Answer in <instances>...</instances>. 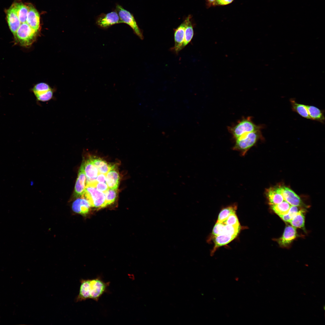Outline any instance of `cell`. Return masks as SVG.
<instances>
[{
	"mask_svg": "<svg viewBox=\"0 0 325 325\" xmlns=\"http://www.w3.org/2000/svg\"><path fill=\"white\" fill-rule=\"evenodd\" d=\"M84 169L86 177V185L95 186L98 182L96 178L99 173L97 167L90 158L84 162Z\"/></svg>",
	"mask_w": 325,
	"mask_h": 325,
	"instance_id": "9",
	"label": "cell"
},
{
	"mask_svg": "<svg viewBox=\"0 0 325 325\" xmlns=\"http://www.w3.org/2000/svg\"><path fill=\"white\" fill-rule=\"evenodd\" d=\"M237 207L235 205L222 209L219 214L217 222H223L230 215L235 213Z\"/></svg>",
	"mask_w": 325,
	"mask_h": 325,
	"instance_id": "24",
	"label": "cell"
},
{
	"mask_svg": "<svg viewBox=\"0 0 325 325\" xmlns=\"http://www.w3.org/2000/svg\"><path fill=\"white\" fill-rule=\"evenodd\" d=\"M119 175L116 166H112L106 175V183L109 188L117 190L119 182Z\"/></svg>",
	"mask_w": 325,
	"mask_h": 325,
	"instance_id": "13",
	"label": "cell"
},
{
	"mask_svg": "<svg viewBox=\"0 0 325 325\" xmlns=\"http://www.w3.org/2000/svg\"><path fill=\"white\" fill-rule=\"evenodd\" d=\"M297 236L296 228L292 226H286L282 237L278 240L279 245L286 247L290 244Z\"/></svg>",
	"mask_w": 325,
	"mask_h": 325,
	"instance_id": "11",
	"label": "cell"
},
{
	"mask_svg": "<svg viewBox=\"0 0 325 325\" xmlns=\"http://www.w3.org/2000/svg\"><path fill=\"white\" fill-rule=\"evenodd\" d=\"M274 188L277 192L282 196L284 200L291 206L299 207L303 205L300 197L289 188L282 186H279Z\"/></svg>",
	"mask_w": 325,
	"mask_h": 325,
	"instance_id": "7",
	"label": "cell"
},
{
	"mask_svg": "<svg viewBox=\"0 0 325 325\" xmlns=\"http://www.w3.org/2000/svg\"><path fill=\"white\" fill-rule=\"evenodd\" d=\"M8 23L10 29L14 35L19 28L20 23L13 5L6 12Z\"/></svg>",
	"mask_w": 325,
	"mask_h": 325,
	"instance_id": "12",
	"label": "cell"
},
{
	"mask_svg": "<svg viewBox=\"0 0 325 325\" xmlns=\"http://www.w3.org/2000/svg\"><path fill=\"white\" fill-rule=\"evenodd\" d=\"M290 101L293 111L296 112L303 117L310 119L305 105L298 103L294 99L292 98L290 99Z\"/></svg>",
	"mask_w": 325,
	"mask_h": 325,
	"instance_id": "22",
	"label": "cell"
},
{
	"mask_svg": "<svg viewBox=\"0 0 325 325\" xmlns=\"http://www.w3.org/2000/svg\"><path fill=\"white\" fill-rule=\"evenodd\" d=\"M264 127L262 125L255 124L251 116L242 118L237 123L228 128L229 132L234 139L241 137L245 134L258 130Z\"/></svg>",
	"mask_w": 325,
	"mask_h": 325,
	"instance_id": "3",
	"label": "cell"
},
{
	"mask_svg": "<svg viewBox=\"0 0 325 325\" xmlns=\"http://www.w3.org/2000/svg\"><path fill=\"white\" fill-rule=\"evenodd\" d=\"M263 138L261 130L246 133L235 139V143L233 149L238 151L241 156H244L259 140Z\"/></svg>",
	"mask_w": 325,
	"mask_h": 325,
	"instance_id": "2",
	"label": "cell"
},
{
	"mask_svg": "<svg viewBox=\"0 0 325 325\" xmlns=\"http://www.w3.org/2000/svg\"><path fill=\"white\" fill-rule=\"evenodd\" d=\"M26 23L37 32L40 27V17L38 12L32 5H29Z\"/></svg>",
	"mask_w": 325,
	"mask_h": 325,
	"instance_id": "14",
	"label": "cell"
},
{
	"mask_svg": "<svg viewBox=\"0 0 325 325\" xmlns=\"http://www.w3.org/2000/svg\"><path fill=\"white\" fill-rule=\"evenodd\" d=\"M95 187L98 190L105 193L109 189L106 183H98L96 184Z\"/></svg>",
	"mask_w": 325,
	"mask_h": 325,
	"instance_id": "32",
	"label": "cell"
},
{
	"mask_svg": "<svg viewBox=\"0 0 325 325\" xmlns=\"http://www.w3.org/2000/svg\"><path fill=\"white\" fill-rule=\"evenodd\" d=\"M79 293L75 299L76 302L91 299L98 302L103 294L107 291L110 282H105L100 277L93 279L80 280Z\"/></svg>",
	"mask_w": 325,
	"mask_h": 325,
	"instance_id": "1",
	"label": "cell"
},
{
	"mask_svg": "<svg viewBox=\"0 0 325 325\" xmlns=\"http://www.w3.org/2000/svg\"><path fill=\"white\" fill-rule=\"evenodd\" d=\"M298 206H291L288 212L285 214L279 216L285 221L288 222L299 211Z\"/></svg>",
	"mask_w": 325,
	"mask_h": 325,
	"instance_id": "27",
	"label": "cell"
},
{
	"mask_svg": "<svg viewBox=\"0 0 325 325\" xmlns=\"http://www.w3.org/2000/svg\"><path fill=\"white\" fill-rule=\"evenodd\" d=\"M236 237L235 236L226 234H222L215 236L214 240L215 246L211 253H213L217 248L218 247L229 243Z\"/></svg>",
	"mask_w": 325,
	"mask_h": 325,
	"instance_id": "19",
	"label": "cell"
},
{
	"mask_svg": "<svg viewBox=\"0 0 325 325\" xmlns=\"http://www.w3.org/2000/svg\"><path fill=\"white\" fill-rule=\"evenodd\" d=\"M192 17L190 15L187 17V22L185 30V36L182 48H184L191 40L194 34L193 27L191 21Z\"/></svg>",
	"mask_w": 325,
	"mask_h": 325,
	"instance_id": "20",
	"label": "cell"
},
{
	"mask_svg": "<svg viewBox=\"0 0 325 325\" xmlns=\"http://www.w3.org/2000/svg\"><path fill=\"white\" fill-rule=\"evenodd\" d=\"M86 184V177L85 173L84 162L80 166L74 188V195L75 197H81L83 194Z\"/></svg>",
	"mask_w": 325,
	"mask_h": 325,
	"instance_id": "10",
	"label": "cell"
},
{
	"mask_svg": "<svg viewBox=\"0 0 325 325\" xmlns=\"http://www.w3.org/2000/svg\"><path fill=\"white\" fill-rule=\"evenodd\" d=\"M116 190H117L109 188L104 193L105 196L106 206L111 204L115 201L117 195Z\"/></svg>",
	"mask_w": 325,
	"mask_h": 325,
	"instance_id": "28",
	"label": "cell"
},
{
	"mask_svg": "<svg viewBox=\"0 0 325 325\" xmlns=\"http://www.w3.org/2000/svg\"><path fill=\"white\" fill-rule=\"evenodd\" d=\"M310 119L324 123L325 117L323 111L313 106L306 105Z\"/></svg>",
	"mask_w": 325,
	"mask_h": 325,
	"instance_id": "16",
	"label": "cell"
},
{
	"mask_svg": "<svg viewBox=\"0 0 325 325\" xmlns=\"http://www.w3.org/2000/svg\"><path fill=\"white\" fill-rule=\"evenodd\" d=\"M14 7L20 24L26 23V19L29 11L28 6L22 3H17L13 5Z\"/></svg>",
	"mask_w": 325,
	"mask_h": 325,
	"instance_id": "18",
	"label": "cell"
},
{
	"mask_svg": "<svg viewBox=\"0 0 325 325\" xmlns=\"http://www.w3.org/2000/svg\"><path fill=\"white\" fill-rule=\"evenodd\" d=\"M223 223L225 224L231 226L240 225L235 213L230 215Z\"/></svg>",
	"mask_w": 325,
	"mask_h": 325,
	"instance_id": "30",
	"label": "cell"
},
{
	"mask_svg": "<svg viewBox=\"0 0 325 325\" xmlns=\"http://www.w3.org/2000/svg\"><path fill=\"white\" fill-rule=\"evenodd\" d=\"M234 0H216V3L219 5H226L231 3Z\"/></svg>",
	"mask_w": 325,
	"mask_h": 325,
	"instance_id": "34",
	"label": "cell"
},
{
	"mask_svg": "<svg viewBox=\"0 0 325 325\" xmlns=\"http://www.w3.org/2000/svg\"><path fill=\"white\" fill-rule=\"evenodd\" d=\"M96 179L98 183H106V175L99 173Z\"/></svg>",
	"mask_w": 325,
	"mask_h": 325,
	"instance_id": "33",
	"label": "cell"
},
{
	"mask_svg": "<svg viewBox=\"0 0 325 325\" xmlns=\"http://www.w3.org/2000/svg\"><path fill=\"white\" fill-rule=\"evenodd\" d=\"M91 205L89 201L85 198L81 197L78 198L72 204L73 210L77 213L85 214L88 213Z\"/></svg>",
	"mask_w": 325,
	"mask_h": 325,
	"instance_id": "15",
	"label": "cell"
},
{
	"mask_svg": "<svg viewBox=\"0 0 325 325\" xmlns=\"http://www.w3.org/2000/svg\"><path fill=\"white\" fill-rule=\"evenodd\" d=\"M304 212L302 210H299L288 222L291 224V226L296 228H298L305 229Z\"/></svg>",
	"mask_w": 325,
	"mask_h": 325,
	"instance_id": "23",
	"label": "cell"
},
{
	"mask_svg": "<svg viewBox=\"0 0 325 325\" xmlns=\"http://www.w3.org/2000/svg\"><path fill=\"white\" fill-rule=\"evenodd\" d=\"M115 10L122 23H125L129 25L132 29L135 34L140 39H143L144 37L142 32L139 27L133 14L118 4H116Z\"/></svg>",
	"mask_w": 325,
	"mask_h": 325,
	"instance_id": "5",
	"label": "cell"
},
{
	"mask_svg": "<svg viewBox=\"0 0 325 325\" xmlns=\"http://www.w3.org/2000/svg\"><path fill=\"white\" fill-rule=\"evenodd\" d=\"M51 89L47 84L44 82H40L35 85L32 89V91L35 94L48 91Z\"/></svg>",
	"mask_w": 325,
	"mask_h": 325,
	"instance_id": "29",
	"label": "cell"
},
{
	"mask_svg": "<svg viewBox=\"0 0 325 325\" xmlns=\"http://www.w3.org/2000/svg\"><path fill=\"white\" fill-rule=\"evenodd\" d=\"M291 206L288 202L283 200L279 204L271 206V207L274 212L280 216L286 214Z\"/></svg>",
	"mask_w": 325,
	"mask_h": 325,
	"instance_id": "25",
	"label": "cell"
},
{
	"mask_svg": "<svg viewBox=\"0 0 325 325\" xmlns=\"http://www.w3.org/2000/svg\"><path fill=\"white\" fill-rule=\"evenodd\" d=\"M216 0H207V2L209 3H212L215 2Z\"/></svg>",
	"mask_w": 325,
	"mask_h": 325,
	"instance_id": "35",
	"label": "cell"
},
{
	"mask_svg": "<svg viewBox=\"0 0 325 325\" xmlns=\"http://www.w3.org/2000/svg\"><path fill=\"white\" fill-rule=\"evenodd\" d=\"M90 159L93 164L97 167L99 173L106 175L111 167V165L99 158L91 157Z\"/></svg>",
	"mask_w": 325,
	"mask_h": 325,
	"instance_id": "17",
	"label": "cell"
},
{
	"mask_svg": "<svg viewBox=\"0 0 325 325\" xmlns=\"http://www.w3.org/2000/svg\"><path fill=\"white\" fill-rule=\"evenodd\" d=\"M54 91L52 89L41 93L34 94L37 101L45 102L53 98Z\"/></svg>",
	"mask_w": 325,
	"mask_h": 325,
	"instance_id": "26",
	"label": "cell"
},
{
	"mask_svg": "<svg viewBox=\"0 0 325 325\" xmlns=\"http://www.w3.org/2000/svg\"><path fill=\"white\" fill-rule=\"evenodd\" d=\"M81 197L86 199L91 207L102 208L106 206L105 193L98 190L95 187L86 185L85 191Z\"/></svg>",
	"mask_w": 325,
	"mask_h": 325,
	"instance_id": "4",
	"label": "cell"
},
{
	"mask_svg": "<svg viewBox=\"0 0 325 325\" xmlns=\"http://www.w3.org/2000/svg\"><path fill=\"white\" fill-rule=\"evenodd\" d=\"M122 23V21L116 10L107 14L102 13L98 15L96 19L97 25L101 28L104 29Z\"/></svg>",
	"mask_w": 325,
	"mask_h": 325,
	"instance_id": "6",
	"label": "cell"
},
{
	"mask_svg": "<svg viewBox=\"0 0 325 325\" xmlns=\"http://www.w3.org/2000/svg\"><path fill=\"white\" fill-rule=\"evenodd\" d=\"M266 193L271 206L279 204L284 200L282 196L277 192L274 187H270L267 189Z\"/></svg>",
	"mask_w": 325,
	"mask_h": 325,
	"instance_id": "21",
	"label": "cell"
},
{
	"mask_svg": "<svg viewBox=\"0 0 325 325\" xmlns=\"http://www.w3.org/2000/svg\"><path fill=\"white\" fill-rule=\"evenodd\" d=\"M187 20L186 17L182 23L175 29L174 46L171 48V49L176 54H178L182 49V47L184 39L185 30Z\"/></svg>",
	"mask_w": 325,
	"mask_h": 325,
	"instance_id": "8",
	"label": "cell"
},
{
	"mask_svg": "<svg viewBox=\"0 0 325 325\" xmlns=\"http://www.w3.org/2000/svg\"><path fill=\"white\" fill-rule=\"evenodd\" d=\"M224 225L223 222H217L213 228L212 234L215 236L222 234Z\"/></svg>",
	"mask_w": 325,
	"mask_h": 325,
	"instance_id": "31",
	"label": "cell"
}]
</instances>
